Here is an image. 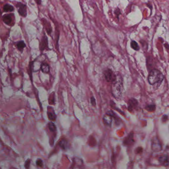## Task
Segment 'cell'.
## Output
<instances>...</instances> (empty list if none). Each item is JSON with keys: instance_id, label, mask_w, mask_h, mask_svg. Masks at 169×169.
Returning <instances> with one entry per match:
<instances>
[{"instance_id": "obj_1", "label": "cell", "mask_w": 169, "mask_h": 169, "mask_svg": "<svg viewBox=\"0 0 169 169\" xmlns=\"http://www.w3.org/2000/svg\"><path fill=\"white\" fill-rule=\"evenodd\" d=\"M164 77L160 71L157 69H153L148 76V82L151 85L156 86L159 87L164 80Z\"/></svg>"}, {"instance_id": "obj_2", "label": "cell", "mask_w": 169, "mask_h": 169, "mask_svg": "<svg viewBox=\"0 0 169 169\" xmlns=\"http://www.w3.org/2000/svg\"><path fill=\"white\" fill-rule=\"evenodd\" d=\"M111 90L114 96L116 98H119L122 96V94L124 89L123 80L122 78L117 77L116 80L112 83Z\"/></svg>"}, {"instance_id": "obj_3", "label": "cell", "mask_w": 169, "mask_h": 169, "mask_svg": "<svg viewBox=\"0 0 169 169\" xmlns=\"http://www.w3.org/2000/svg\"><path fill=\"white\" fill-rule=\"evenodd\" d=\"M3 21L6 25L13 26L15 24V17L14 14H6L4 15L2 17Z\"/></svg>"}, {"instance_id": "obj_4", "label": "cell", "mask_w": 169, "mask_h": 169, "mask_svg": "<svg viewBox=\"0 0 169 169\" xmlns=\"http://www.w3.org/2000/svg\"><path fill=\"white\" fill-rule=\"evenodd\" d=\"M15 6L17 8L19 15L22 17H26L27 15V6L26 5L20 2H17V4H15Z\"/></svg>"}, {"instance_id": "obj_5", "label": "cell", "mask_w": 169, "mask_h": 169, "mask_svg": "<svg viewBox=\"0 0 169 169\" xmlns=\"http://www.w3.org/2000/svg\"><path fill=\"white\" fill-rule=\"evenodd\" d=\"M104 75L105 76L106 80L109 83H113L114 82L117 77V76H116L113 71L110 69H107L104 71Z\"/></svg>"}, {"instance_id": "obj_6", "label": "cell", "mask_w": 169, "mask_h": 169, "mask_svg": "<svg viewBox=\"0 0 169 169\" xmlns=\"http://www.w3.org/2000/svg\"><path fill=\"white\" fill-rule=\"evenodd\" d=\"M151 148L152 150L155 152H158L162 150V145L160 140L157 137H154L152 139Z\"/></svg>"}, {"instance_id": "obj_7", "label": "cell", "mask_w": 169, "mask_h": 169, "mask_svg": "<svg viewBox=\"0 0 169 169\" xmlns=\"http://www.w3.org/2000/svg\"><path fill=\"white\" fill-rule=\"evenodd\" d=\"M39 49L40 51H43L48 49V40L47 36L44 34L39 44Z\"/></svg>"}, {"instance_id": "obj_8", "label": "cell", "mask_w": 169, "mask_h": 169, "mask_svg": "<svg viewBox=\"0 0 169 169\" xmlns=\"http://www.w3.org/2000/svg\"><path fill=\"white\" fill-rule=\"evenodd\" d=\"M43 25L45 28V30L47 31V33L49 35H51V33L52 32V28L51 26V24L50 22H49L47 20H46L45 18H42L41 20Z\"/></svg>"}, {"instance_id": "obj_9", "label": "cell", "mask_w": 169, "mask_h": 169, "mask_svg": "<svg viewBox=\"0 0 169 169\" xmlns=\"http://www.w3.org/2000/svg\"><path fill=\"white\" fill-rule=\"evenodd\" d=\"M138 104L137 101L134 98L130 99L128 102V110L130 112H132V111L136 108Z\"/></svg>"}, {"instance_id": "obj_10", "label": "cell", "mask_w": 169, "mask_h": 169, "mask_svg": "<svg viewBox=\"0 0 169 169\" xmlns=\"http://www.w3.org/2000/svg\"><path fill=\"white\" fill-rule=\"evenodd\" d=\"M47 108L48 118L52 121H55L56 120L57 116L53 108L50 106H48Z\"/></svg>"}, {"instance_id": "obj_11", "label": "cell", "mask_w": 169, "mask_h": 169, "mask_svg": "<svg viewBox=\"0 0 169 169\" xmlns=\"http://www.w3.org/2000/svg\"><path fill=\"white\" fill-rule=\"evenodd\" d=\"M113 117L111 114L108 113H107L103 117V123H104L105 125L107 126H111L113 121Z\"/></svg>"}, {"instance_id": "obj_12", "label": "cell", "mask_w": 169, "mask_h": 169, "mask_svg": "<svg viewBox=\"0 0 169 169\" xmlns=\"http://www.w3.org/2000/svg\"><path fill=\"white\" fill-rule=\"evenodd\" d=\"M159 161L163 166L167 167L169 166V156L167 155H161L159 158Z\"/></svg>"}, {"instance_id": "obj_13", "label": "cell", "mask_w": 169, "mask_h": 169, "mask_svg": "<svg viewBox=\"0 0 169 169\" xmlns=\"http://www.w3.org/2000/svg\"><path fill=\"white\" fill-rule=\"evenodd\" d=\"M134 142L135 141L134 139V133H130L125 139L124 144L126 145H130L134 144Z\"/></svg>"}, {"instance_id": "obj_14", "label": "cell", "mask_w": 169, "mask_h": 169, "mask_svg": "<svg viewBox=\"0 0 169 169\" xmlns=\"http://www.w3.org/2000/svg\"><path fill=\"white\" fill-rule=\"evenodd\" d=\"M59 145L60 147L64 150L68 149L69 147L68 140L65 138H63L59 141Z\"/></svg>"}, {"instance_id": "obj_15", "label": "cell", "mask_w": 169, "mask_h": 169, "mask_svg": "<svg viewBox=\"0 0 169 169\" xmlns=\"http://www.w3.org/2000/svg\"><path fill=\"white\" fill-rule=\"evenodd\" d=\"M41 70L44 73H48L50 72V66L47 63H42L41 65Z\"/></svg>"}, {"instance_id": "obj_16", "label": "cell", "mask_w": 169, "mask_h": 169, "mask_svg": "<svg viewBox=\"0 0 169 169\" xmlns=\"http://www.w3.org/2000/svg\"><path fill=\"white\" fill-rule=\"evenodd\" d=\"M15 10L14 7L9 4H7L5 5L3 7V11L4 12H13Z\"/></svg>"}, {"instance_id": "obj_17", "label": "cell", "mask_w": 169, "mask_h": 169, "mask_svg": "<svg viewBox=\"0 0 169 169\" xmlns=\"http://www.w3.org/2000/svg\"><path fill=\"white\" fill-rule=\"evenodd\" d=\"M17 49L20 51L22 52L23 49L26 47V43L23 41H19L17 43Z\"/></svg>"}, {"instance_id": "obj_18", "label": "cell", "mask_w": 169, "mask_h": 169, "mask_svg": "<svg viewBox=\"0 0 169 169\" xmlns=\"http://www.w3.org/2000/svg\"><path fill=\"white\" fill-rule=\"evenodd\" d=\"M55 36H56V46H57V48H58V41H59V31L58 27V26L57 24H56V27Z\"/></svg>"}, {"instance_id": "obj_19", "label": "cell", "mask_w": 169, "mask_h": 169, "mask_svg": "<svg viewBox=\"0 0 169 169\" xmlns=\"http://www.w3.org/2000/svg\"><path fill=\"white\" fill-rule=\"evenodd\" d=\"M145 109L149 112H153L156 109V105L154 104H150L146 106Z\"/></svg>"}, {"instance_id": "obj_20", "label": "cell", "mask_w": 169, "mask_h": 169, "mask_svg": "<svg viewBox=\"0 0 169 169\" xmlns=\"http://www.w3.org/2000/svg\"><path fill=\"white\" fill-rule=\"evenodd\" d=\"M131 47L135 50V51H138L139 50V47L138 44L135 42V41H132L130 43Z\"/></svg>"}, {"instance_id": "obj_21", "label": "cell", "mask_w": 169, "mask_h": 169, "mask_svg": "<svg viewBox=\"0 0 169 169\" xmlns=\"http://www.w3.org/2000/svg\"><path fill=\"white\" fill-rule=\"evenodd\" d=\"M48 128L49 130L52 132H54L56 131V127L53 122H49L48 123Z\"/></svg>"}, {"instance_id": "obj_22", "label": "cell", "mask_w": 169, "mask_h": 169, "mask_svg": "<svg viewBox=\"0 0 169 169\" xmlns=\"http://www.w3.org/2000/svg\"><path fill=\"white\" fill-rule=\"evenodd\" d=\"M49 102L50 104L54 105L55 104V95L54 93H51L49 98Z\"/></svg>"}, {"instance_id": "obj_23", "label": "cell", "mask_w": 169, "mask_h": 169, "mask_svg": "<svg viewBox=\"0 0 169 169\" xmlns=\"http://www.w3.org/2000/svg\"><path fill=\"white\" fill-rule=\"evenodd\" d=\"M36 164L37 166L40 167H43V162L41 159H38L36 161Z\"/></svg>"}, {"instance_id": "obj_24", "label": "cell", "mask_w": 169, "mask_h": 169, "mask_svg": "<svg viewBox=\"0 0 169 169\" xmlns=\"http://www.w3.org/2000/svg\"><path fill=\"white\" fill-rule=\"evenodd\" d=\"M30 163H31L30 159H28L26 160L25 163V167L26 168V169H29L30 167Z\"/></svg>"}, {"instance_id": "obj_25", "label": "cell", "mask_w": 169, "mask_h": 169, "mask_svg": "<svg viewBox=\"0 0 169 169\" xmlns=\"http://www.w3.org/2000/svg\"><path fill=\"white\" fill-rule=\"evenodd\" d=\"M90 101H91V104L93 105V106H95L96 104V101H95V98L93 96H92L90 98Z\"/></svg>"}, {"instance_id": "obj_26", "label": "cell", "mask_w": 169, "mask_h": 169, "mask_svg": "<svg viewBox=\"0 0 169 169\" xmlns=\"http://www.w3.org/2000/svg\"><path fill=\"white\" fill-rule=\"evenodd\" d=\"M136 153H137V154L141 153H142V151H143V149H142V147H138L137 148H136Z\"/></svg>"}, {"instance_id": "obj_27", "label": "cell", "mask_w": 169, "mask_h": 169, "mask_svg": "<svg viewBox=\"0 0 169 169\" xmlns=\"http://www.w3.org/2000/svg\"><path fill=\"white\" fill-rule=\"evenodd\" d=\"M115 14L116 15V16L118 17V16L120 14V11H119V9L117 8V9H116V10L115 11Z\"/></svg>"}, {"instance_id": "obj_28", "label": "cell", "mask_w": 169, "mask_h": 169, "mask_svg": "<svg viewBox=\"0 0 169 169\" xmlns=\"http://www.w3.org/2000/svg\"><path fill=\"white\" fill-rule=\"evenodd\" d=\"M34 1L36 3V4L38 5H41L42 3V1L41 0H34Z\"/></svg>"}, {"instance_id": "obj_29", "label": "cell", "mask_w": 169, "mask_h": 169, "mask_svg": "<svg viewBox=\"0 0 169 169\" xmlns=\"http://www.w3.org/2000/svg\"><path fill=\"white\" fill-rule=\"evenodd\" d=\"M168 116H166V115H164L163 116V121H164V122H165V121H166L167 120H168Z\"/></svg>"}]
</instances>
